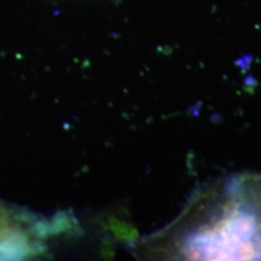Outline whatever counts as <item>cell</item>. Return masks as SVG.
<instances>
[{
	"label": "cell",
	"mask_w": 261,
	"mask_h": 261,
	"mask_svg": "<svg viewBox=\"0 0 261 261\" xmlns=\"http://www.w3.org/2000/svg\"><path fill=\"white\" fill-rule=\"evenodd\" d=\"M181 244L187 259L261 260V174L243 173Z\"/></svg>",
	"instance_id": "cell-1"
},
{
	"label": "cell",
	"mask_w": 261,
	"mask_h": 261,
	"mask_svg": "<svg viewBox=\"0 0 261 261\" xmlns=\"http://www.w3.org/2000/svg\"><path fill=\"white\" fill-rule=\"evenodd\" d=\"M50 228L51 225L0 203V259H21L40 253Z\"/></svg>",
	"instance_id": "cell-2"
}]
</instances>
